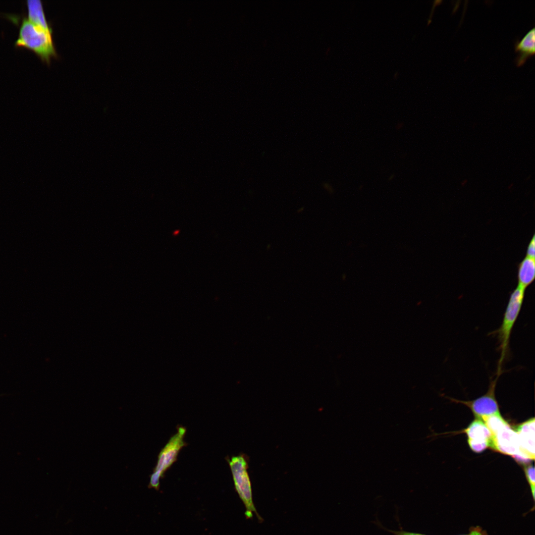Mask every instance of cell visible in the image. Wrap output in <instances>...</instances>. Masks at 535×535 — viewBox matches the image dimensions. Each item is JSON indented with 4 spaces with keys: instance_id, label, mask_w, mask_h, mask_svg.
<instances>
[{
    "instance_id": "1",
    "label": "cell",
    "mask_w": 535,
    "mask_h": 535,
    "mask_svg": "<svg viewBox=\"0 0 535 535\" xmlns=\"http://www.w3.org/2000/svg\"><path fill=\"white\" fill-rule=\"evenodd\" d=\"M14 45L17 48H24L33 51L48 64L52 57L56 56L52 31L36 25L26 18L22 20Z\"/></svg>"
},
{
    "instance_id": "2",
    "label": "cell",
    "mask_w": 535,
    "mask_h": 535,
    "mask_svg": "<svg viewBox=\"0 0 535 535\" xmlns=\"http://www.w3.org/2000/svg\"><path fill=\"white\" fill-rule=\"evenodd\" d=\"M525 289L518 285L511 294L503 315L502 323L497 329L490 333L495 336L500 352L497 372L502 373V366L510 353L509 342L512 331L521 311L525 296Z\"/></svg>"
},
{
    "instance_id": "3",
    "label": "cell",
    "mask_w": 535,
    "mask_h": 535,
    "mask_svg": "<svg viewBox=\"0 0 535 535\" xmlns=\"http://www.w3.org/2000/svg\"><path fill=\"white\" fill-rule=\"evenodd\" d=\"M229 465L235 489L246 508V518H252L254 513L259 520L262 521V518L257 512L253 501L251 484L247 470L248 463L245 457L243 455L233 456L229 460Z\"/></svg>"
},
{
    "instance_id": "4",
    "label": "cell",
    "mask_w": 535,
    "mask_h": 535,
    "mask_svg": "<svg viewBox=\"0 0 535 535\" xmlns=\"http://www.w3.org/2000/svg\"><path fill=\"white\" fill-rule=\"evenodd\" d=\"M185 433L184 428H178L177 432L170 438L160 453L156 466L150 476L149 488L159 490L160 479L176 460L179 452L186 445L184 441Z\"/></svg>"
},
{
    "instance_id": "5",
    "label": "cell",
    "mask_w": 535,
    "mask_h": 535,
    "mask_svg": "<svg viewBox=\"0 0 535 535\" xmlns=\"http://www.w3.org/2000/svg\"><path fill=\"white\" fill-rule=\"evenodd\" d=\"M491 448L512 456L519 462L524 463L530 460L521 452L517 433L509 424L493 435Z\"/></svg>"
},
{
    "instance_id": "6",
    "label": "cell",
    "mask_w": 535,
    "mask_h": 535,
    "mask_svg": "<svg viewBox=\"0 0 535 535\" xmlns=\"http://www.w3.org/2000/svg\"><path fill=\"white\" fill-rule=\"evenodd\" d=\"M501 374H496L495 377L490 380L488 389L483 395L472 401H460L451 399L464 404L471 408L478 419L499 414V407L495 398V390L496 383Z\"/></svg>"
},
{
    "instance_id": "7",
    "label": "cell",
    "mask_w": 535,
    "mask_h": 535,
    "mask_svg": "<svg viewBox=\"0 0 535 535\" xmlns=\"http://www.w3.org/2000/svg\"><path fill=\"white\" fill-rule=\"evenodd\" d=\"M521 452L530 460L535 456V420L534 418L518 426L516 430Z\"/></svg>"
},
{
    "instance_id": "8",
    "label": "cell",
    "mask_w": 535,
    "mask_h": 535,
    "mask_svg": "<svg viewBox=\"0 0 535 535\" xmlns=\"http://www.w3.org/2000/svg\"><path fill=\"white\" fill-rule=\"evenodd\" d=\"M535 30L533 27L524 37L515 44V50L518 55L515 58L517 66L524 64L527 59L533 56L535 52Z\"/></svg>"
},
{
    "instance_id": "9",
    "label": "cell",
    "mask_w": 535,
    "mask_h": 535,
    "mask_svg": "<svg viewBox=\"0 0 535 535\" xmlns=\"http://www.w3.org/2000/svg\"><path fill=\"white\" fill-rule=\"evenodd\" d=\"M464 431L468 436V440L488 442L491 448L493 435L482 420L475 419Z\"/></svg>"
},
{
    "instance_id": "10",
    "label": "cell",
    "mask_w": 535,
    "mask_h": 535,
    "mask_svg": "<svg viewBox=\"0 0 535 535\" xmlns=\"http://www.w3.org/2000/svg\"><path fill=\"white\" fill-rule=\"evenodd\" d=\"M27 19L34 24L46 30L52 31L49 26L44 11L42 2L40 0H28L26 1Z\"/></svg>"
},
{
    "instance_id": "11",
    "label": "cell",
    "mask_w": 535,
    "mask_h": 535,
    "mask_svg": "<svg viewBox=\"0 0 535 535\" xmlns=\"http://www.w3.org/2000/svg\"><path fill=\"white\" fill-rule=\"evenodd\" d=\"M535 278V259L526 256L519 266L518 286L526 289L534 281Z\"/></svg>"
},
{
    "instance_id": "12",
    "label": "cell",
    "mask_w": 535,
    "mask_h": 535,
    "mask_svg": "<svg viewBox=\"0 0 535 535\" xmlns=\"http://www.w3.org/2000/svg\"><path fill=\"white\" fill-rule=\"evenodd\" d=\"M481 420L484 422L492 435L508 424L501 417L500 413L484 417Z\"/></svg>"
},
{
    "instance_id": "13",
    "label": "cell",
    "mask_w": 535,
    "mask_h": 535,
    "mask_svg": "<svg viewBox=\"0 0 535 535\" xmlns=\"http://www.w3.org/2000/svg\"><path fill=\"white\" fill-rule=\"evenodd\" d=\"M525 472L527 480L530 484L531 490V493L533 497V500H535V468L532 466H528L525 468Z\"/></svg>"
},
{
    "instance_id": "14",
    "label": "cell",
    "mask_w": 535,
    "mask_h": 535,
    "mask_svg": "<svg viewBox=\"0 0 535 535\" xmlns=\"http://www.w3.org/2000/svg\"><path fill=\"white\" fill-rule=\"evenodd\" d=\"M376 523H377L376 524L379 527H381L384 530H385L386 531H387V532L392 534L394 535H425V534H421V533H415V532H409V531H404V530H402V528H401V529L400 528V529L399 530H389V529H386V528H384L383 526H382L380 524V523H378V522H376Z\"/></svg>"
},
{
    "instance_id": "15",
    "label": "cell",
    "mask_w": 535,
    "mask_h": 535,
    "mask_svg": "<svg viewBox=\"0 0 535 535\" xmlns=\"http://www.w3.org/2000/svg\"><path fill=\"white\" fill-rule=\"evenodd\" d=\"M460 535H488L486 531L480 526L472 527L467 534Z\"/></svg>"
},
{
    "instance_id": "16",
    "label": "cell",
    "mask_w": 535,
    "mask_h": 535,
    "mask_svg": "<svg viewBox=\"0 0 535 535\" xmlns=\"http://www.w3.org/2000/svg\"><path fill=\"white\" fill-rule=\"evenodd\" d=\"M527 256L533 259H535V235L533 236L532 240H531L527 251Z\"/></svg>"
}]
</instances>
